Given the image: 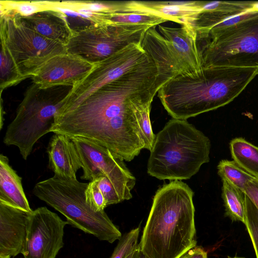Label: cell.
<instances>
[{
  "label": "cell",
  "instance_id": "obj_1",
  "mask_svg": "<svg viewBox=\"0 0 258 258\" xmlns=\"http://www.w3.org/2000/svg\"><path fill=\"white\" fill-rule=\"evenodd\" d=\"M157 76L151 58L56 116L51 132L89 140L132 161L145 149L137 111L151 105L158 91Z\"/></svg>",
  "mask_w": 258,
  "mask_h": 258
},
{
  "label": "cell",
  "instance_id": "obj_2",
  "mask_svg": "<svg viewBox=\"0 0 258 258\" xmlns=\"http://www.w3.org/2000/svg\"><path fill=\"white\" fill-rule=\"evenodd\" d=\"M257 74L256 68L203 67L175 77L159 89L157 95L173 118L186 120L229 103Z\"/></svg>",
  "mask_w": 258,
  "mask_h": 258
},
{
  "label": "cell",
  "instance_id": "obj_3",
  "mask_svg": "<svg viewBox=\"0 0 258 258\" xmlns=\"http://www.w3.org/2000/svg\"><path fill=\"white\" fill-rule=\"evenodd\" d=\"M193 195L180 180L157 190L139 244L149 258H180L196 246Z\"/></svg>",
  "mask_w": 258,
  "mask_h": 258
},
{
  "label": "cell",
  "instance_id": "obj_4",
  "mask_svg": "<svg viewBox=\"0 0 258 258\" xmlns=\"http://www.w3.org/2000/svg\"><path fill=\"white\" fill-rule=\"evenodd\" d=\"M210 139L186 120L173 118L156 135L147 172L160 180L190 178L210 161Z\"/></svg>",
  "mask_w": 258,
  "mask_h": 258
},
{
  "label": "cell",
  "instance_id": "obj_5",
  "mask_svg": "<svg viewBox=\"0 0 258 258\" xmlns=\"http://www.w3.org/2000/svg\"><path fill=\"white\" fill-rule=\"evenodd\" d=\"M88 183L53 177L37 182L34 195L62 214L70 225L110 243L122 237L104 211L94 212L86 201Z\"/></svg>",
  "mask_w": 258,
  "mask_h": 258
},
{
  "label": "cell",
  "instance_id": "obj_6",
  "mask_svg": "<svg viewBox=\"0 0 258 258\" xmlns=\"http://www.w3.org/2000/svg\"><path fill=\"white\" fill-rule=\"evenodd\" d=\"M68 87L44 89L33 83L7 127L3 140L5 144L18 147L22 158L26 160L38 140L51 132L55 116L72 89H67Z\"/></svg>",
  "mask_w": 258,
  "mask_h": 258
},
{
  "label": "cell",
  "instance_id": "obj_7",
  "mask_svg": "<svg viewBox=\"0 0 258 258\" xmlns=\"http://www.w3.org/2000/svg\"><path fill=\"white\" fill-rule=\"evenodd\" d=\"M197 42L203 67L258 68V11L233 25L210 30Z\"/></svg>",
  "mask_w": 258,
  "mask_h": 258
},
{
  "label": "cell",
  "instance_id": "obj_8",
  "mask_svg": "<svg viewBox=\"0 0 258 258\" xmlns=\"http://www.w3.org/2000/svg\"><path fill=\"white\" fill-rule=\"evenodd\" d=\"M1 44L8 51L21 75L31 78L46 61L67 52L64 44L24 25L16 13L1 11Z\"/></svg>",
  "mask_w": 258,
  "mask_h": 258
},
{
  "label": "cell",
  "instance_id": "obj_9",
  "mask_svg": "<svg viewBox=\"0 0 258 258\" xmlns=\"http://www.w3.org/2000/svg\"><path fill=\"white\" fill-rule=\"evenodd\" d=\"M149 25L100 23L74 31L67 52L96 63L135 43L141 44Z\"/></svg>",
  "mask_w": 258,
  "mask_h": 258
},
{
  "label": "cell",
  "instance_id": "obj_10",
  "mask_svg": "<svg viewBox=\"0 0 258 258\" xmlns=\"http://www.w3.org/2000/svg\"><path fill=\"white\" fill-rule=\"evenodd\" d=\"M151 59L141 44L133 43L94 63L88 75L69 92L55 116L74 109L98 89Z\"/></svg>",
  "mask_w": 258,
  "mask_h": 258
},
{
  "label": "cell",
  "instance_id": "obj_11",
  "mask_svg": "<svg viewBox=\"0 0 258 258\" xmlns=\"http://www.w3.org/2000/svg\"><path fill=\"white\" fill-rule=\"evenodd\" d=\"M71 138L83 169L81 178L91 181L105 176L113 185L121 202L131 199L136 178L123 160L107 148L93 141L81 137Z\"/></svg>",
  "mask_w": 258,
  "mask_h": 258
},
{
  "label": "cell",
  "instance_id": "obj_12",
  "mask_svg": "<svg viewBox=\"0 0 258 258\" xmlns=\"http://www.w3.org/2000/svg\"><path fill=\"white\" fill-rule=\"evenodd\" d=\"M68 224L46 207L33 210L22 253L24 258H55L64 245V229Z\"/></svg>",
  "mask_w": 258,
  "mask_h": 258
},
{
  "label": "cell",
  "instance_id": "obj_13",
  "mask_svg": "<svg viewBox=\"0 0 258 258\" xmlns=\"http://www.w3.org/2000/svg\"><path fill=\"white\" fill-rule=\"evenodd\" d=\"M94 64L67 52L46 61L31 78L41 89L74 87L85 78Z\"/></svg>",
  "mask_w": 258,
  "mask_h": 258
},
{
  "label": "cell",
  "instance_id": "obj_14",
  "mask_svg": "<svg viewBox=\"0 0 258 258\" xmlns=\"http://www.w3.org/2000/svg\"><path fill=\"white\" fill-rule=\"evenodd\" d=\"M32 212L0 201V258L22 254Z\"/></svg>",
  "mask_w": 258,
  "mask_h": 258
},
{
  "label": "cell",
  "instance_id": "obj_15",
  "mask_svg": "<svg viewBox=\"0 0 258 258\" xmlns=\"http://www.w3.org/2000/svg\"><path fill=\"white\" fill-rule=\"evenodd\" d=\"M141 46L156 66L158 90L175 77L185 74L183 68L171 44L158 32L155 27L146 31Z\"/></svg>",
  "mask_w": 258,
  "mask_h": 258
},
{
  "label": "cell",
  "instance_id": "obj_16",
  "mask_svg": "<svg viewBox=\"0 0 258 258\" xmlns=\"http://www.w3.org/2000/svg\"><path fill=\"white\" fill-rule=\"evenodd\" d=\"M161 35L171 44L182 66L185 74L200 71L203 67L199 51L197 34L193 28L158 25Z\"/></svg>",
  "mask_w": 258,
  "mask_h": 258
},
{
  "label": "cell",
  "instance_id": "obj_17",
  "mask_svg": "<svg viewBox=\"0 0 258 258\" xmlns=\"http://www.w3.org/2000/svg\"><path fill=\"white\" fill-rule=\"evenodd\" d=\"M25 26L49 39L67 45L74 31L65 14L55 9H47L28 16L16 13Z\"/></svg>",
  "mask_w": 258,
  "mask_h": 258
},
{
  "label": "cell",
  "instance_id": "obj_18",
  "mask_svg": "<svg viewBox=\"0 0 258 258\" xmlns=\"http://www.w3.org/2000/svg\"><path fill=\"white\" fill-rule=\"evenodd\" d=\"M47 153L49 166L53 171L54 175L61 178L77 179L76 173L82 167L71 137L54 134L49 140Z\"/></svg>",
  "mask_w": 258,
  "mask_h": 258
},
{
  "label": "cell",
  "instance_id": "obj_19",
  "mask_svg": "<svg viewBox=\"0 0 258 258\" xmlns=\"http://www.w3.org/2000/svg\"><path fill=\"white\" fill-rule=\"evenodd\" d=\"M255 3L202 1V12L198 15L194 24L197 38L204 35L225 20L245 12L254 10Z\"/></svg>",
  "mask_w": 258,
  "mask_h": 258
},
{
  "label": "cell",
  "instance_id": "obj_20",
  "mask_svg": "<svg viewBox=\"0 0 258 258\" xmlns=\"http://www.w3.org/2000/svg\"><path fill=\"white\" fill-rule=\"evenodd\" d=\"M139 9L160 16L182 26L194 28L202 12V1H133Z\"/></svg>",
  "mask_w": 258,
  "mask_h": 258
},
{
  "label": "cell",
  "instance_id": "obj_21",
  "mask_svg": "<svg viewBox=\"0 0 258 258\" xmlns=\"http://www.w3.org/2000/svg\"><path fill=\"white\" fill-rule=\"evenodd\" d=\"M96 24L143 25L155 27L168 21L166 19L138 9L133 1L118 2L111 10L94 11Z\"/></svg>",
  "mask_w": 258,
  "mask_h": 258
},
{
  "label": "cell",
  "instance_id": "obj_22",
  "mask_svg": "<svg viewBox=\"0 0 258 258\" xmlns=\"http://www.w3.org/2000/svg\"><path fill=\"white\" fill-rule=\"evenodd\" d=\"M0 201L32 212L22 184V178L9 164V158L0 155Z\"/></svg>",
  "mask_w": 258,
  "mask_h": 258
},
{
  "label": "cell",
  "instance_id": "obj_23",
  "mask_svg": "<svg viewBox=\"0 0 258 258\" xmlns=\"http://www.w3.org/2000/svg\"><path fill=\"white\" fill-rule=\"evenodd\" d=\"M233 161L245 171L258 178V147L242 138L230 142Z\"/></svg>",
  "mask_w": 258,
  "mask_h": 258
},
{
  "label": "cell",
  "instance_id": "obj_24",
  "mask_svg": "<svg viewBox=\"0 0 258 258\" xmlns=\"http://www.w3.org/2000/svg\"><path fill=\"white\" fill-rule=\"evenodd\" d=\"M222 198L225 216L233 221L244 223L245 194L241 189L222 181Z\"/></svg>",
  "mask_w": 258,
  "mask_h": 258
},
{
  "label": "cell",
  "instance_id": "obj_25",
  "mask_svg": "<svg viewBox=\"0 0 258 258\" xmlns=\"http://www.w3.org/2000/svg\"><path fill=\"white\" fill-rule=\"evenodd\" d=\"M218 174L222 181L243 191L247 182L255 178L238 165L233 160H222L217 166Z\"/></svg>",
  "mask_w": 258,
  "mask_h": 258
},
{
  "label": "cell",
  "instance_id": "obj_26",
  "mask_svg": "<svg viewBox=\"0 0 258 258\" xmlns=\"http://www.w3.org/2000/svg\"><path fill=\"white\" fill-rule=\"evenodd\" d=\"M0 89L1 92L8 87L18 84L24 79L19 72L6 48L1 44Z\"/></svg>",
  "mask_w": 258,
  "mask_h": 258
},
{
  "label": "cell",
  "instance_id": "obj_27",
  "mask_svg": "<svg viewBox=\"0 0 258 258\" xmlns=\"http://www.w3.org/2000/svg\"><path fill=\"white\" fill-rule=\"evenodd\" d=\"M244 224L251 239L256 257L258 258V209L246 195Z\"/></svg>",
  "mask_w": 258,
  "mask_h": 258
},
{
  "label": "cell",
  "instance_id": "obj_28",
  "mask_svg": "<svg viewBox=\"0 0 258 258\" xmlns=\"http://www.w3.org/2000/svg\"><path fill=\"white\" fill-rule=\"evenodd\" d=\"M140 228L137 227L123 235L119 240L110 258H126L139 247Z\"/></svg>",
  "mask_w": 258,
  "mask_h": 258
},
{
  "label": "cell",
  "instance_id": "obj_29",
  "mask_svg": "<svg viewBox=\"0 0 258 258\" xmlns=\"http://www.w3.org/2000/svg\"><path fill=\"white\" fill-rule=\"evenodd\" d=\"M48 4L36 2L1 1V10H8L28 16L44 9H48Z\"/></svg>",
  "mask_w": 258,
  "mask_h": 258
},
{
  "label": "cell",
  "instance_id": "obj_30",
  "mask_svg": "<svg viewBox=\"0 0 258 258\" xmlns=\"http://www.w3.org/2000/svg\"><path fill=\"white\" fill-rule=\"evenodd\" d=\"M151 105L141 108L137 111L140 128L145 140V149L151 150L156 135L153 133L150 121Z\"/></svg>",
  "mask_w": 258,
  "mask_h": 258
},
{
  "label": "cell",
  "instance_id": "obj_31",
  "mask_svg": "<svg viewBox=\"0 0 258 258\" xmlns=\"http://www.w3.org/2000/svg\"><path fill=\"white\" fill-rule=\"evenodd\" d=\"M85 198L87 203L94 212L104 211L107 207L105 199L96 180L88 183L85 191Z\"/></svg>",
  "mask_w": 258,
  "mask_h": 258
},
{
  "label": "cell",
  "instance_id": "obj_32",
  "mask_svg": "<svg viewBox=\"0 0 258 258\" xmlns=\"http://www.w3.org/2000/svg\"><path fill=\"white\" fill-rule=\"evenodd\" d=\"M95 180L105 199L107 206L121 202L113 185L106 177L102 176Z\"/></svg>",
  "mask_w": 258,
  "mask_h": 258
},
{
  "label": "cell",
  "instance_id": "obj_33",
  "mask_svg": "<svg viewBox=\"0 0 258 258\" xmlns=\"http://www.w3.org/2000/svg\"><path fill=\"white\" fill-rule=\"evenodd\" d=\"M243 191L258 209V178H254L248 181Z\"/></svg>",
  "mask_w": 258,
  "mask_h": 258
},
{
  "label": "cell",
  "instance_id": "obj_34",
  "mask_svg": "<svg viewBox=\"0 0 258 258\" xmlns=\"http://www.w3.org/2000/svg\"><path fill=\"white\" fill-rule=\"evenodd\" d=\"M180 258H208L207 252L200 246H195L185 253Z\"/></svg>",
  "mask_w": 258,
  "mask_h": 258
},
{
  "label": "cell",
  "instance_id": "obj_35",
  "mask_svg": "<svg viewBox=\"0 0 258 258\" xmlns=\"http://www.w3.org/2000/svg\"><path fill=\"white\" fill-rule=\"evenodd\" d=\"M140 252V248L139 247L130 254L126 258H138Z\"/></svg>",
  "mask_w": 258,
  "mask_h": 258
},
{
  "label": "cell",
  "instance_id": "obj_36",
  "mask_svg": "<svg viewBox=\"0 0 258 258\" xmlns=\"http://www.w3.org/2000/svg\"><path fill=\"white\" fill-rule=\"evenodd\" d=\"M138 258H149L146 255H145L142 251L140 249L139 254Z\"/></svg>",
  "mask_w": 258,
  "mask_h": 258
},
{
  "label": "cell",
  "instance_id": "obj_37",
  "mask_svg": "<svg viewBox=\"0 0 258 258\" xmlns=\"http://www.w3.org/2000/svg\"><path fill=\"white\" fill-rule=\"evenodd\" d=\"M228 258H244V257H238V256H234V257H229Z\"/></svg>",
  "mask_w": 258,
  "mask_h": 258
},
{
  "label": "cell",
  "instance_id": "obj_38",
  "mask_svg": "<svg viewBox=\"0 0 258 258\" xmlns=\"http://www.w3.org/2000/svg\"><path fill=\"white\" fill-rule=\"evenodd\" d=\"M257 75H258V74H257Z\"/></svg>",
  "mask_w": 258,
  "mask_h": 258
}]
</instances>
